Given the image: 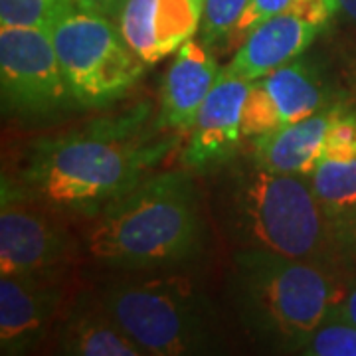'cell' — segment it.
Masks as SVG:
<instances>
[{"label": "cell", "instance_id": "6da1fadb", "mask_svg": "<svg viewBox=\"0 0 356 356\" xmlns=\"http://www.w3.org/2000/svg\"><path fill=\"white\" fill-rule=\"evenodd\" d=\"M149 103L36 140L22 178L32 196L58 212L93 216L133 191L170 153L182 135L149 129Z\"/></svg>", "mask_w": 356, "mask_h": 356}, {"label": "cell", "instance_id": "7a4b0ae2", "mask_svg": "<svg viewBox=\"0 0 356 356\" xmlns=\"http://www.w3.org/2000/svg\"><path fill=\"white\" fill-rule=\"evenodd\" d=\"M202 218L192 177L168 170L89 216L86 254L109 267L153 269L192 259L202 248Z\"/></svg>", "mask_w": 356, "mask_h": 356}, {"label": "cell", "instance_id": "3957f363", "mask_svg": "<svg viewBox=\"0 0 356 356\" xmlns=\"http://www.w3.org/2000/svg\"><path fill=\"white\" fill-rule=\"evenodd\" d=\"M229 234L240 250H259L303 261L346 267L334 240V222L321 208L309 177L252 165L232 172Z\"/></svg>", "mask_w": 356, "mask_h": 356}, {"label": "cell", "instance_id": "277c9868", "mask_svg": "<svg viewBox=\"0 0 356 356\" xmlns=\"http://www.w3.org/2000/svg\"><path fill=\"white\" fill-rule=\"evenodd\" d=\"M346 267L259 250L234 257L232 289L243 323L264 341L297 353L343 297Z\"/></svg>", "mask_w": 356, "mask_h": 356}, {"label": "cell", "instance_id": "5b68a950", "mask_svg": "<svg viewBox=\"0 0 356 356\" xmlns=\"http://www.w3.org/2000/svg\"><path fill=\"white\" fill-rule=\"evenodd\" d=\"M102 303L145 355H196L212 346L210 307L186 277L117 281Z\"/></svg>", "mask_w": 356, "mask_h": 356}, {"label": "cell", "instance_id": "8992f818", "mask_svg": "<svg viewBox=\"0 0 356 356\" xmlns=\"http://www.w3.org/2000/svg\"><path fill=\"white\" fill-rule=\"evenodd\" d=\"M72 99L105 107L121 99L145 74V62L129 46L119 22L99 14L65 10L50 30Z\"/></svg>", "mask_w": 356, "mask_h": 356}, {"label": "cell", "instance_id": "52a82bcc", "mask_svg": "<svg viewBox=\"0 0 356 356\" xmlns=\"http://www.w3.org/2000/svg\"><path fill=\"white\" fill-rule=\"evenodd\" d=\"M51 206L2 178L0 269L14 275L62 277L74 257V242Z\"/></svg>", "mask_w": 356, "mask_h": 356}, {"label": "cell", "instance_id": "ba28073f", "mask_svg": "<svg viewBox=\"0 0 356 356\" xmlns=\"http://www.w3.org/2000/svg\"><path fill=\"white\" fill-rule=\"evenodd\" d=\"M0 88L4 111L48 115L74 102L50 30L0 28Z\"/></svg>", "mask_w": 356, "mask_h": 356}, {"label": "cell", "instance_id": "9c48e42d", "mask_svg": "<svg viewBox=\"0 0 356 356\" xmlns=\"http://www.w3.org/2000/svg\"><path fill=\"white\" fill-rule=\"evenodd\" d=\"M341 13L337 0H293L248 34L224 70L254 81L297 60Z\"/></svg>", "mask_w": 356, "mask_h": 356}, {"label": "cell", "instance_id": "30bf717a", "mask_svg": "<svg viewBox=\"0 0 356 356\" xmlns=\"http://www.w3.org/2000/svg\"><path fill=\"white\" fill-rule=\"evenodd\" d=\"M327 107V88L318 70L293 60L250 81L242 111L243 139L289 127Z\"/></svg>", "mask_w": 356, "mask_h": 356}, {"label": "cell", "instance_id": "8fae6325", "mask_svg": "<svg viewBox=\"0 0 356 356\" xmlns=\"http://www.w3.org/2000/svg\"><path fill=\"white\" fill-rule=\"evenodd\" d=\"M250 81L222 70L196 115L182 163L192 170H214L236 159L242 147V111Z\"/></svg>", "mask_w": 356, "mask_h": 356}, {"label": "cell", "instance_id": "7c38bea8", "mask_svg": "<svg viewBox=\"0 0 356 356\" xmlns=\"http://www.w3.org/2000/svg\"><path fill=\"white\" fill-rule=\"evenodd\" d=\"M62 305L60 277H0V353L24 355L42 343Z\"/></svg>", "mask_w": 356, "mask_h": 356}, {"label": "cell", "instance_id": "4fadbf2b", "mask_svg": "<svg viewBox=\"0 0 356 356\" xmlns=\"http://www.w3.org/2000/svg\"><path fill=\"white\" fill-rule=\"evenodd\" d=\"M206 0H127L119 28L145 64L177 54L200 32Z\"/></svg>", "mask_w": 356, "mask_h": 356}, {"label": "cell", "instance_id": "5bb4252c", "mask_svg": "<svg viewBox=\"0 0 356 356\" xmlns=\"http://www.w3.org/2000/svg\"><path fill=\"white\" fill-rule=\"evenodd\" d=\"M220 72L210 46L202 40H188L177 51L175 62L166 72L156 125L166 133H191L196 115L214 88Z\"/></svg>", "mask_w": 356, "mask_h": 356}, {"label": "cell", "instance_id": "9a60e30c", "mask_svg": "<svg viewBox=\"0 0 356 356\" xmlns=\"http://www.w3.org/2000/svg\"><path fill=\"white\" fill-rule=\"evenodd\" d=\"M343 105H327L289 127L255 137L252 161L273 172L309 177L323 153L327 131Z\"/></svg>", "mask_w": 356, "mask_h": 356}, {"label": "cell", "instance_id": "2e32d148", "mask_svg": "<svg viewBox=\"0 0 356 356\" xmlns=\"http://www.w3.org/2000/svg\"><path fill=\"white\" fill-rule=\"evenodd\" d=\"M58 353L74 356H143V348L107 313L102 301H79L58 327Z\"/></svg>", "mask_w": 356, "mask_h": 356}, {"label": "cell", "instance_id": "e0dca14e", "mask_svg": "<svg viewBox=\"0 0 356 356\" xmlns=\"http://www.w3.org/2000/svg\"><path fill=\"white\" fill-rule=\"evenodd\" d=\"M309 180L321 208L331 220L356 212V154H321Z\"/></svg>", "mask_w": 356, "mask_h": 356}, {"label": "cell", "instance_id": "ac0fdd59", "mask_svg": "<svg viewBox=\"0 0 356 356\" xmlns=\"http://www.w3.org/2000/svg\"><path fill=\"white\" fill-rule=\"evenodd\" d=\"M74 6L58 0H0V28L51 30L56 20Z\"/></svg>", "mask_w": 356, "mask_h": 356}, {"label": "cell", "instance_id": "d6986e66", "mask_svg": "<svg viewBox=\"0 0 356 356\" xmlns=\"http://www.w3.org/2000/svg\"><path fill=\"white\" fill-rule=\"evenodd\" d=\"M309 356H356V325L329 318L297 348Z\"/></svg>", "mask_w": 356, "mask_h": 356}, {"label": "cell", "instance_id": "ffe728a7", "mask_svg": "<svg viewBox=\"0 0 356 356\" xmlns=\"http://www.w3.org/2000/svg\"><path fill=\"white\" fill-rule=\"evenodd\" d=\"M248 4L250 0H206L200 24V40L210 48L220 42H226L234 26L242 18Z\"/></svg>", "mask_w": 356, "mask_h": 356}, {"label": "cell", "instance_id": "44dd1931", "mask_svg": "<svg viewBox=\"0 0 356 356\" xmlns=\"http://www.w3.org/2000/svg\"><path fill=\"white\" fill-rule=\"evenodd\" d=\"M291 2L293 0H250L248 8L243 10L242 18L238 20V24L234 26V30L229 32L226 46L229 50H238L255 26H259L267 18L285 10Z\"/></svg>", "mask_w": 356, "mask_h": 356}, {"label": "cell", "instance_id": "7402d4cb", "mask_svg": "<svg viewBox=\"0 0 356 356\" xmlns=\"http://www.w3.org/2000/svg\"><path fill=\"white\" fill-rule=\"evenodd\" d=\"M334 156H355L356 154V113L341 107L331 127L327 131L323 153Z\"/></svg>", "mask_w": 356, "mask_h": 356}, {"label": "cell", "instance_id": "603a6c76", "mask_svg": "<svg viewBox=\"0 0 356 356\" xmlns=\"http://www.w3.org/2000/svg\"><path fill=\"white\" fill-rule=\"evenodd\" d=\"M332 222H334V240L343 264L346 269L356 267V212Z\"/></svg>", "mask_w": 356, "mask_h": 356}, {"label": "cell", "instance_id": "cb8c5ba5", "mask_svg": "<svg viewBox=\"0 0 356 356\" xmlns=\"http://www.w3.org/2000/svg\"><path fill=\"white\" fill-rule=\"evenodd\" d=\"M329 318L346 321V323L356 325V275H350V277H348L343 297H341V301L337 303V307L332 309L331 317ZM329 318H327V321H329Z\"/></svg>", "mask_w": 356, "mask_h": 356}, {"label": "cell", "instance_id": "d4e9b609", "mask_svg": "<svg viewBox=\"0 0 356 356\" xmlns=\"http://www.w3.org/2000/svg\"><path fill=\"white\" fill-rule=\"evenodd\" d=\"M127 0H76V6L83 13L99 14L105 18L119 20Z\"/></svg>", "mask_w": 356, "mask_h": 356}, {"label": "cell", "instance_id": "484cf974", "mask_svg": "<svg viewBox=\"0 0 356 356\" xmlns=\"http://www.w3.org/2000/svg\"><path fill=\"white\" fill-rule=\"evenodd\" d=\"M339 6H341V13L356 24V0H337Z\"/></svg>", "mask_w": 356, "mask_h": 356}, {"label": "cell", "instance_id": "4316f807", "mask_svg": "<svg viewBox=\"0 0 356 356\" xmlns=\"http://www.w3.org/2000/svg\"><path fill=\"white\" fill-rule=\"evenodd\" d=\"M60 4H64V6H76V0H58Z\"/></svg>", "mask_w": 356, "mask_h": 356}]
</instances>
